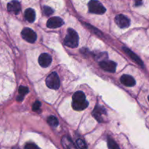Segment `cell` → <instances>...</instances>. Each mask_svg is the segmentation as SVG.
<instances>
[{"mask_svg":"<svg viewBox=\"0 0 149 149\" xmlns=\"http://www.w3.org/2000/svg\"><path fill=\"white\" fill-rule=\"evenodd\" d=\"M123 50L125 51V53H126L127 55L128 56H129L130 58L132 60V61H135L137 64L140 65L141 66L143 67V61H141V58H140L139 57L136 55V54H135L133 52H132V51H131L130 49H128V48H127V47H123Z\"/></svg>","mask_w":149,"mask_h":149,"instance_id":"12","label":"cell"},{"mask_svg":"<svg viewBox=\"0 0 149 149\" xmlns=\"http://www.w3.org/2000/svg\"><path fill=\"white\" fill-rule=\"evenodd\" d=\"M25 18L30 23H33L36 18V13L35 11L31 8H29L25 11Z\"/></svg>","mask_w":149,"mask_h":149,"instance_id":"15","label":"cell"},{"mask_svg":"<svg viewBox=\"0 0 149 149\" xmlns=\"http://www.w3.org/2000/svg\"><path fill=\"white\" fill-rule=\"evenodd\" d=\"M29 93V88L26 87H24V86H20L19 87V93H20V95L24 96L25 95H26Z\"/></svg>","mask_w":149,"mask_h":149,"instance_id":"19","label":"cell"},{"mask_svg":"<svg viewBox=\"0 0 149 149\" xmlns=\"http://www.w3.org/2000/svg\"><path fill=\"white\" fill-rule=\"evenodd\" d=\"M148 100H149V96H148Z\"/></svg>","mask_w":149,"mask_h":149,"instance_id":"23","label":"cell"},{"mask_svg":"<svg viewBox=\"0 0 149 149\" xmlns=\"http://www.w3.org/2000/svg\"><path fill=\"white\" fill-rule=\"evenodd\" d=\"M21 36L24 40L29 43H33L36 39V34L32 29L29 28H25L21 32Z\"/></svg>","mask_w":149,"mask_h":149,"instance_id":"5","label":"cell"},{"mask_svg":"<svg viewBox=\"0 0 149 149\" xmlns=\"http://www.w3.org/2000/svg\"><path fill=\"white\" fill-rule=\"evenodd\" d=\"M41 107V103L39 101H36L33 104V106H32V110L34 111H36L39 110Z\"/></svg>","mask_w":149,"mask_h":149,"instance_id":"21","label":"cell"},{"mask_svg":"<svg viewBox=\"0 0 149 149\" xmlns=\"http://www.w3.org/2000/svg\"><path fill=\"white\" fill-rule=\"evenodd\" d=\"M100 66L104 71H108V72L114 73L116 71V63L111 61H102L100 63Z\"/></svg>","mask_w":149,"mask_h":149,"instance_id":"7","label":"cell"},{"mask_svg":"<svg viewBox=\"0 0 149 149\" xmlns=\"http://www.w3.org/2000/svg\"><path fill=\"white\" fill-rule=\"evenodd\" d=\"M88 106L85 95L83 92L77 91L73 95L72 107L76 111H83Z\"/></svg>","mask_w":149,"mask_h":149,"instance_id":"1","label":"cell"},{"mask_svg":"<svg viewBox=\"0 0 149 149\" xmlns=\"http://www.w3.org/2000/svg\"><path fill=\"white\" fill-rule=\"evenodd\" d=\"M39 65L43 68L48 67L52 63V57L47 53H42L39 56V60H38Z\"/></svg>","mask_w":149,"mask_h":149,"instance_id":"10","label":"cell"},{"mask_svg":"<svg viewBox=\"0 0 149 149\" xmlns=\"http://www.w3.org/2000/svg\"><path fill=\"white\" fill-rule=\"evenodd\" d=\"M63 20L59 17H52L47 22V26L49 29H57L63 25Z\"/></svg>","mask_w":149,"mask_h":149,"instance_id":"9","label":"cell"},{"mask_svg":"<svg viewBox=\"0 0 149 149\" xmlns=\"http://www.w3.org/2000/svg\"><path fill=\"white\" fill-rule=\"evenodd\" d=\"M47 122L50 126L55 127H58V120L55 116H50L49 117H48L47 119Z\"/></svg>","mask_w":149,"mask_h":149,"instance_id":"16","label":"cell"},{"mask_svg":"<svg viewBox=\"0 0 149 149\" xmlns=\"http://www.w3.org/2000/svg\"><path fill=\"white\" fill-rule=\"evenodd\" d=\"M7 10L9 12H11V13H15V14H18L20 11V9H21V6L19 1H12L10 2H9L7 4Z\"/></svg>","mask_w":149,"mask_h":149,"instance_id":"11","label":"cell"},{"mask_svg":"<svg viewBox=\"0 0 149 149\" xmlns=\"http://www.w3.org/2000/svg\"><path fill=\"white\" fill-rule=\"evenodd\" d=\"M64 44L69 47H77L79 45V36L77 31L72 29H68V33L64 39Z\"/></svg>","mask_w":149,"mask_h":149,"instance_id":"2","label":"cell"},{"mask_svg":"<svg viewBox=\"0 0 149 149\" xmlns=\"http://www.w3.org/2000/svg\"><path fill=\"white\" fill-rule=\"evenodd\" d=\"M46 84L49 88L52 90H57L60 87V79L58 74L52 72L47 77Z\"/></svg>","mask_w":149,"mask_h":149,"instance_id":"4","label":"cell"},{"mask_svg":"<svg viewBox=\"0 0 149 149\" xmlns=\"http://www.w3.org/2000/svg\"><path fill=\"white\" fill-rule=\"evenodd\" d=\"M93 115L98 122H102L104 121V118L106 116V111L103 108L100 106H96L93 110Z\"/></svg>","mask_w":149,"mask_h":149,"instance_id":"8","label":"cell"},{"mask_svg":"<svg viewBox=\"0 0 149 149\" xmlns=\"http://www.w3.org/2000/svg\"><path fill=\"white\" fill-rule=\"evenodd\" d=\"M44 13H45V14L46 15L49 16L53 13V10H52L51 7H47L46 6V7H44Z\"/></svg>","mask_w":149,"mask_h":149,"instance_id":"20","label":"cell"},{"mask_svg":"<svg viewBox=\"0 0 149 149\" xmlns=\"http://www.w3.org/2000/svg\"><path fill=\"white\" fill-rule=\"evenodd\" d=\"M115 22L121 29H125V28L129 27L130 25V20L124 15H118L116 17H115Z\"/></svg>","mask_w":149,"mask_h":149,"instance_id":"6","label":"cell"},{"mask_svg":"<svg viewBox=\"0 0 149 149\" xmlns=\"http://www.w3.org/2000/svg\"><path fill=\"white\" fill-rule=\"evenodd\" d=\"M61 143L64 149H77L72 141L67 136L63 137L61 139Z\"/></svg>","mask_w":149,"mask_h":149,"instance_id":"14","label":"cell"},{"mask_svg":"<svg viewBox=\"0 0 149 149\" xmlns=\"http://www.w3.org/2000/svg\"><path fill=\"white\" fill-rule=\"evenodd\" d=\"M25 149H40L36 145L33 143H28L25 146Z\"/></svg>","mask_w":149,"mask_h":149,"instance_id":"22","label":"cell"},{"mask_svg":"<svg viewBox=\"0 0 149 149\" xmlns=\"http://www.w3.org/2000/svg\"><path fill=\"white\" fill-rule=\"evenodd\" d=\"M120 81L124 85L127 86V87H133L135 84V79L132 76L127 75V74L122 76V77L120 79Z\"/></svg>","mask_w":149,"mask_h":149,"instance_id":"13","label":"cell"},{"mask_svg":"<svg viewBox=\"0 0 149 149\" xmlns=\"http://www.w3.org/2000/svg\"><path fill=\"white\" fill-rule=\"evenodd\" d=\"M88 7L90 13H94V14L102 15L106 12V8L97 0H91L89 2Z\"/></svg>","mask_w":149,"mask_h":149,"instance_id":"3","label":"cell"},{"mask_svg":"<svg viewBox=\"0 0 149 149\" xmlns=\"http://www.w3.org/2000/svg\"><path fill=\"white\" fill-rule=\"evenodd\" d=\"M108 146H109V149H120L117 143L111 138L108 139Z\"/></svg>","mask_w":149,"mask_h":149,"instance_id":"17","label":"cell"},{"mask_svg":"<svg viewBox=\"0 0 149 149\" xmlns=\"http://www.w3.org/2000/svg\"><path fill=\"white\" fill-rule=\"evenodd\" d=\"M77 144L80 149H87V144L81 139H78L77 141Z\"/></svg>","mask_w":149,"mask_h":149,"instance_id":"18","label":"cell"}]
</instances>
